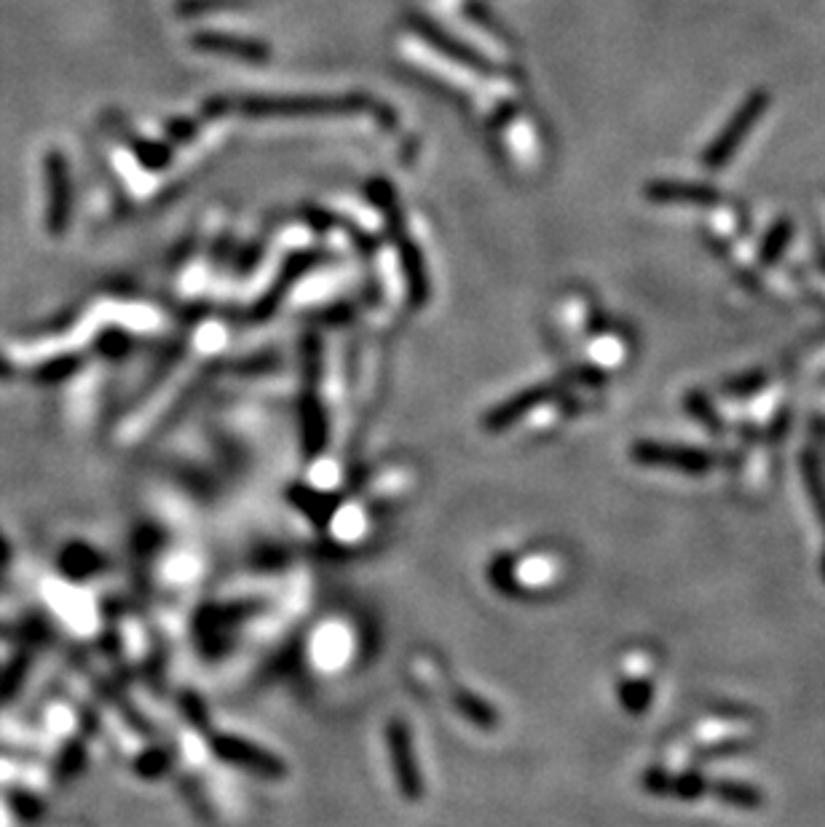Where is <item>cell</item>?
<instances>
[{"mask_svg":"<svg viewBox=\"0 0 825 827\" xmlns=\"http://www.w3.org/2000/svg\"><path fill=\"white\" fill-rule=\"evenodd\" d=\"M389 747H392L394 766H397V780L399 784H403L405 795L418 798V795H421V777H418L416 758H412L410 737L399 721H394L389 726Z\"/></svg>","mask_w":825,"mask_h":827,"instance_id":"6","label":"cell"},{"mask_svg":"<svg viewBox=\"0 0 825 827\" xmlns=\"http://www.w3.org/2000/svg\"><path fill=\"white\" fill-rule=\"evenodd\" d=\"M193 44L204 48V52L230 54V57H239L245 63H265V57H269V46L260 44V41L234 38V35L223 33H202L193 38Z\"/></svg>","mask_w":825,"mask_h":827,"instance_id":"7","label":"cell"},{"mask_svg":"<svg viewBox=\"0 0 825 827\" xmlns=\"http://www.w3.org/2000/svg\"><path fill=\"white\" fill-rule=\"evenodd\" d=\"M552 392H555V388H552V386L528 388V392L520 394V397H512L507 405H501L499 410L490 412V416L485 418V426H488L490 431L507 429V426H512L515 421H518V418H523L528 410H533V407L542 405L544 399H550Z\"/></svg>","mask_w":825,"mask_h":827,"instance_id":"8","label":"cell"},{"mask_svg":"<svg viewBox=\"0 0 825 827\" xmlns=\"http://www.w3.org/2000/svg\"><path fill=\"white\" fill-rule=\"evenodd\" d=\"M673 782H676V777L667 774L665 769H648L646 774L641 777L643 790L652 795H673Z\"/></svg>","mask_w":825,"mask_h":827,"instance_id":"14","label":"cell"},{"mask_svg":"<svg viewBox=\"0 0 825 827\" xmlns=\"http://www.w3.org/2000/svg\"><path fill=\"white\" fill-rule=\"evenodd\" d=\"M708 790H713L715 798H721L724 804L739 806V808H758L764 804L761 790L754 788L748 782H734V780H719L708 784Z\"/></svg>","mask_w":825,"mask_h":827,"instance_id":"10","label":"cell"},{"mask_svg":"<svg viewBox=\"0 0 825 827\" xmlns=\"http://www.w3.org/2000/svg\"><path fill=\"white\" fill-rule=\"evenodd\" d=\"M48 182V217L46 225L54 236H63L70 223V172L68 161L59 150H52L44 158Z\"/></svg>","mask_w":825,"mask_h":827,"instance_id":"2","label":"cell"},{"mask_svg":"<svg viewBox=\"0 0 825 827\" xmlns=\"http://www.w3.org/2000/svg\"><path fill=\"white\" fill-rule=\"evenodd\" d=\"M399 258H403V271H405V279H408L412 303H416V306H421V303L427 301V295H429L427 276H423L421 254H418V249H416V245H412V241L399 239Z\"/></svg>","mask_w":825,"mask_h":827,"instance_id":"9","label":"cell"},{"mask_svg":"<svg viewBox=\"0 0 825 827\" xmlns=\"http://www.w3.org/2000/svg\"><path fill=\"white\" fill-rule=\"evenodd\" d=\"M137 156L143 158V161L148 163V167H156V169H161L163 163L169 161V150L167 148H150L148 143L137 145Z\"/></svg>","mask_w":825,"mask_h":827,"instance_id":"16","label":"cell"},{"mask_svg":"<svg viewBox=\"0 0 825 827\" xmlns=\"http://www.w3.org/2000/svg\"><path fill=\"white\" fill-rule=\"evenodd\" d=\"M705 793H708V782L702 780L697 771H689V774L676 777V782H673V795H676V798L697 801L700 795H705Z\"/></svg>","mask_w":825,"mask_h":827,"instance_id":"13","label":"cell"},{"mask_svg":"<svg viewBox=\"0 0 825 827\" xmlns=\"http://www.w3.org/2000/svg\"><path fill=\"white\" fill-rule=\"evenodd\" d=\"M823 576H825V555H823Z\"/></svg>","mask_w":825,"mask_h":827,"instance_id":"19","label":"cell"},{"mask_svg":"<svg viewBox=\"0 0 825 827\" xmlns=\"http://www.w3.org/2000/svg\"><path fill=\"white\" fill-rule=\"evenodd\" d=\"M247 113H284V115H301V113H332V111H354L362 107V100H321V97H295V100H247Z\"/></svg>","mask_w":825,"mask_h":827,"instance_id":"5","label":"cell"},{"mask_svg":"<svg viewBox=\"0 0 825 827\" xmlns=\"http://www.w3.org/2000/svg\"><path fill=\"white\" fill-rule=\"evenodd\" d=\"M212 747H215V752L223 760H228V763H236V766H245V769L255 771V774H263V777H282L284 774L282 760L271 756V752L260 750V747L250 745V741H245V739L217 737Z\"/></svg>","mask_w":825,"mask_h":827,"instance_id":"4","label":"cell"},{"mask_svg":"<svg viewBox=\"0 0 825 827\" xmlns=\"http://www.w3.org/2000/svg\"><path fill=\"white\" fill-rule=\"evenodd\" d=\"M764 107H767V97L764 94L750 97V100L739 107V113L734 115L732 124L721 132L713 148L708 150V156H705L708 169H721L726 161H730V156L739 148V143H743V137L748 135L750 126H756L758 115L764 113Z\"/></svg>","mask_w":825,"mask_h":827,"instance_id":"3","label":"cell"},{"mask_svg":"<svg viewBox=\"0 0 825 827\" xmlns=\"http://www.w3.org/2000/svg\"><path fill=\"white\" fill-rule=\"evenodd\" d=\"M9 375H11V367H9V362H5V359H3V356H0V381H3V378H9Z\"/></svg>","mask_w":825,"mask_h":827,"instance_id":"18","label":"cell"},{"mask_svg":"<svg viewBox=\"0 0 825 827\" xmlns=\"http://www.w3.org/2000/svg\"><path fill=\"white\" fill-rule=\"evenodd\" d=\"M761 383H764V375L761 373L745 375V378H739V383L732 381L730 386H726V392H730V394H739V397H743V394H754L756 388L761 386Z\"/></svg>","mask_w":825,"mask_h":827,"instance_id":"17","label":"cell"},{"mask_svg":"<svg viewBox=\"0 0 825 827\" xmlns=\"http://www.w3.org/2000/svg\"><path fill=\"white\" fill-rule=\"evenodd\" d=\"M802 477H804L806 492H810V498H812V507H815L817 517H821L825 525V477L821 469V461H817V455L810 453V450L802 453Z\"/></svg>","mask_w":825,"mask_h":827,"instance_id":"11","label":"cell"},{"mask_svg":"<svg viewBox=\"0 0 825 827\" xmlns=\"http://www.w3.org/2000/svg\"><path fill=\"white\" fill-rule=\"evenodd\" d=\"M687 410H689L694 418H700V421L705 423L708 429H715V431L721 429V426H719V418H715V412H713L711 403H705V399L697 397V394H694V397H691V399H687Z\"/></svg>","mask_w":825,"mask_h":827,"instance_id":"15","label":"cell"},{"mask_svg":"<svg viewBox=\"0 0 825 827\" xmlns=\"http://www.w3.org/2000/svg\"><path fill=\"white\" fill-rule=\"evenodd\" d=\"M633 461L652 469H673L683 474H708L713 469V458L702 450L681 448V445H663V442H635L630 448Z\"/></svg>","mask_w":825,"mask_h":827,"instance_id":"1","label":"cell"},{"mask_svg":"<svg viewBox=\"0 0 825 827\" xmlns=\"http://www.w3.org/2000/svg\"><path fill=\"white\" fill-rule=\"evenodd\" d=\"M619 699H622L624 707L633 715L646 713L648 704H652V686L643 683V680H633V683L619 686Z\"/></svg>","mask_w":825,"mask_h":827,"instance_id":"12","label":"cell"}]
</instances>
